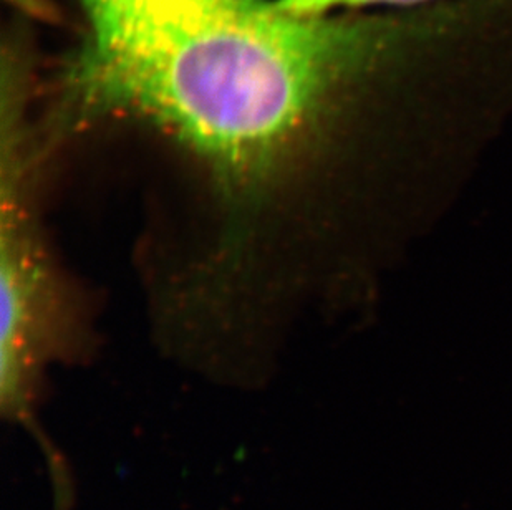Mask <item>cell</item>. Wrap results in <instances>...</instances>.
<instances>
[{
    "label": "cell",
    "mask_w": 512,
    "mask_h": 510,
    "mask_svg": "<svg viewBox=\"0 0 512 510\" xmlns=\"http://www.w3.org/2000/svg\"><path fill=\"white\" fill-rule=\"evenodd\" d=\"M83 34L58 70L60 133L125 118L203 164L228 246L304 166L353 93L423 47L420 5L295 15L276 0H78Z\"/></svg>",
    "instance_id": "cell-1"
},
{
    "label": "cell",
    "mask_w": 512,
    "mask_h": 510,
    "mask_svg": "<svg viewBox=\"0 0 512 510\" xmlns=\"http://www.w3.org/2000/svg\"><path fill=\"white\" fill-rule=\"evenodd\" d=\"M29 166L24 131H2L0 388L14 413L27 406L35 366L54 327L52 282L27 204Z\"/></svg>",
    "instance_id": "cell-2"
},
{
    "label": "cell",
    "mask_w": 512,
    "mask_h": 510,
    "mask_svg": "<svg viewBox=\"0 0 512 510\" xmlns=\"http://www.w3.org/2000/svg\"><path fill=\"white\" fill-rule=\"evenodd\" d=\"M282 10L295 15L334 14L339 10L398 9L426 4L433 0H276Z\"/></svg>",
    "instance_id": "cell-3"
}]
</instances>
